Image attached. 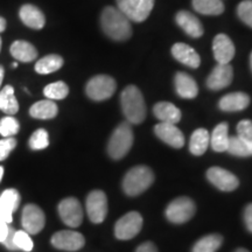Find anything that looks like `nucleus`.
<instances>
[{
  "instance_id": "39448f33",
  "label": "nucleus",
  "mask_w": 252,
  "mask_h": 252,
  "mask_svg": "<svg viewBox=\"0 0 252 252\" xmlns=\"http://www.w3.org/2000/svg\"><path fill=\"white\" fill-rule=\"evenodd\" d=\"M196 212V206L191 198L180 196L173 200L166 208V217L174 224H184L188 222Z\"/></svg>"
},
{
  "instance_id": "0eeeda50",
  "label": "nucleus",
  "mask_w": 252,
  "mask_h": 252,
  "mask_svg": "<svg viewBox=\"0 0 252 252\" xmlns=\"http://www.w3.org/2000/svg\"><path fill=\"white\" fill-rule=\"evenodd\" d=\"M116 88H117V84L111 76L97 75L87 83L86 93L90 99L102 102V100L110 98L115 94Z\"/></svg>"
},
{
  "instance_id": "6e6552de",
  "label": "nucleus",
  "mask_w": 252,
  "mask_h": 252,
  "mask_svg": "<svg viewBox=\"0 0 252 252\" xmlns=\"http://www.w3.org/2000/svg\"><path fill=\"white\" fill-rule=\"evenodd\" d=\"M143 228V217L138 212H130L121 217L115 225V236L121 241L135 237Z\"/></svg>"
},
{
  "instance_id": "2eb2a0df",
  "label": "nucleus",
  "mask_w": 252,
  "mask_h": 252,
  "mask_svg": "<svg viewBox=\"0 0 252 252\" xmlns=\"http://www.w3.org/2000/svg\"><path fill=\"white\" fill-rule=\"evenodd\" d=\"M157 137L163 143L173 147V149H181L185 145V135L178 128L175 124H168V123H159L154 127Z\"/></svg>"
},
{
  "instance_id": "3c124183",
  "label": "nucleus",
  "mask_w": 252,
  "mask_h": 252,
  "mask_svg": "<svg viewBox=\"0 0 252 252\" xmlns=\"http://www.w3.org/2000/svg\"><path fill=\"white\" fill-rule=\"evenodd\" d=\"M1 43H2V41H1V37H0V50H1Z\"/></svg>"
},
{
  "instance_id": "9b49d317",
  "label": "nucleus",
  "mask_w": 252,
  "mask_h": 252,
  "mask_svg": "<svg viewBox=\"0 0 252 252\" xmlns=\"http://www.w3.org/2000/svg\"><path fill=\"white\" fill-rule=\"evenodd\" d=\"M24 230L30 235H36L45 228L46 216L43 210L36 204L30 203L25 206L21 215Z\"/></svg>"
},
{
  "instance_id": "412c9836",
  "label": "nucleus",
  "mask_w": 252,
  "mask_h": 252,
  "mask_svg": "<svg viewBox=\"0 0 252 252\" xmlns=\"http://www.w3.org/2000/svg\"><path fill=\"white\" fill-rule=\"evenodd\" d=\"M19 17L27 27L33 30H42L46 24L45 14L36 6L26 4L19 11Z\"/></svg>"
},
{
  "instance_id": "5701e85b",
  "label": "nucleus",
  "mask_w": 252,
  "mask_h": 252,
  "mask_svg": "<svg viewBox=\"0 0 252 252\" xmlns=\"http://www.w3.org/2000/svg\"><path fill=\"white\" fill-rule=\"evenodd\" d=\"M154 116L159 119L160 123L176 124L181 119V111L174 104L169 102H159L153 108Z\"/></svg>"
},
{
  "instance_id": "b1692460",
  "label": "nucleus",
  "mask_w": 252,
  "mask_h": 252,
  "mask_svg": "<svg viewBox=\"0 0 252 252\" xmlns=\"http://www.w3.org/2000/svg\"><path fill=\"white\" fill-rule=\"evenodd\" d=\"M9 52L17 61L27 63L34 61L37 58V50L32 43L27 41L18 40L12 43Z\"/></svg>"
},
{
  "instance_id": "c756f323",
  "label": "nucleus",
  "mask_w": 252,
  "mask_h": 252,
  "mask_svg": "<svg viewBox=\"0 0 252 252\" xmlns=\"http://www.w3.org/2000/svg\"><path fill=\"white\" fill-rule=\"evenodd\" d=\"M193 7L204 15H220L224 12L222 0H193Z\"/></svg>"
},
{
  "instance_id": "37998d69",
  "label": "nucleus",
  "mask_w": 252,
  "mask_h": 252,
  "mask_svg": "<svg viewBox=\"0 0 252 252\" xmlns=\"http://www.w3.org/2000/svg\"><path fill=\"white\" fill-rule=\"evenodd\" d=\"M8 223L2 219L1 215H0V243H2V242L5 241L8 232Z\"/></svg>"
},
{
  "instance_id": "9d476101",
  "label": "nucleus",
  "mask_w": 252,
  "mask_h": 252,
  "mask_svg": "<svg viewBox=\"0 0 252 252\" xmlns=\"http://www.w3.org/2000/svg\"><path fill=\"white\" fill-rule=\"evenodd\" d=\"M59 215L64 224L70 228H77L83 220V209L80 201L75 197H67L58 206Z\"/></svg>"
},
{
  "instance_id": "423d86ee",
  "label": "nucleus",
  "mask_w": 252,
  "mask_h": 252,
  "mask_svg": "<svg viewBox=\"0 0 252 252\" xmlns=\"http://www.w3.org/2000/svg\"><path fill=\"white\" fill-rule=\"evenodd\" d=\"M118 9L134 23H143L149 18L154 6V0H116Z\"/></svg>"
},
{
  "instance_id": "09e8293b",
  "label": "nucleus",
  "mask_w": 252,
  "mask_h": 252,
  "mask_svg": "<svg viewBox=\"0 0 252 252\" xmlns=\"http://www.w3.org/2000/svg\"><path fill=\"white\" fill-rule=\"evenodd\" d=\"M250 65H251V70H252V53H251V56H250Z\"/></svg>"
},
{
  "instance_id": "dca6fc26",
  "label": "nucleus",
  "mask_w": 252,
  "mask_h": 252,
  "mask_svg": "<svg viewBox=\"0 0 252 252\" xmlns=\"http://www.w3.org/2000/svg\"><path fill=\"white\" fill-rule=\"evenodd\" d=\"M214 58L220 64H226L234 59L235 46L231 39L225 34H219L213 42Z\"/></svg>"
},
{
  "instance_id": "a211bd4d",
  "label": "nucleus",
  "mask_w": 252,
  "mask_h": 252,
  "mask_svg": "<svg viewBox=\"0 0 252 252\" xmlns=\"http://www.w3.org/2000/svg\"><path fill=\"white\" fill-rule=\"evenodd\" d=\"M172 55L174 56L175 60L189 68L196 69L200 67V55L197 54L196 50L186 43H175L172 47Z\"/></svg>"
},
{
  "instance_id": "f704fd0d",
  "label": "nucleus",
  "mask_w": 252,
  "mask_h": 252,
  "mask_svg": "<svg viewBox=\"0 0 252 252\" xmlns=\"http://www.w3.org/2000/svg\"><path fill=\"white\" fill-rule=\"evenodd\" d=\"M20 124H19L18 119H15L12 116H7L0 121V134L4 138L13 137L19 132Z\"/></svg>"
},
{
  "instance_id": "393cba45",
  "label": "nucleus",
  "mask_w": 252,
  "mask_h": 252,
  "mask_svg": "<svg viewBox=\"0 0 252 252\" xmlns=\"http://www.w3.org/2000/svg\"><path fill=\"white\" fill-rule=\"evenodd\" d=\"M59 108L54 100L43 99L34 103L30 109V115L36 119H53L58 116Z\"/></svg>"
},
{
  "instance_id": "f8f14e48",
  "label": "nucleus",
  "mask_w": 252,
  "mask_h": 252,
  "mask_svg": "<svg viewBox=\"0 0 252 252\" xmlns=\"http://www.w3.org/2000/svg\"><path fill=\"white\" fill-rule=\"evenodd\" d=\"M52 245L63 251H78L86 244V238L81 232L62 230L52 236Z\"/></svg>"
},
{
  "instance_id": "f257e3e1",
  "label": "nucleus",
  "mask_w": 252,
  "mask_h": 252,
  "mask_svg": "<svg viewBox=\"0 0 252 252\" xmlns=\"http://www.w3.org/2000/svg\"><path fill=\"white\" fill-rule=\"evenodd\" d=\"M100 25L104 33L116 41L127 40L132 35L131 23L118 8L108 6L100 15Z\"/></svg>"
},
{
  "instance_id": "6ab92c4d",
  "label": "nucleus",
  "mask_w": 252,
  "mask_h": 252,
  "mask_svg": "<svg viewBox=\"0 0 252 252\" xmlns=\"http://www.w3.org/2000/svg\"><path fill=\"white\" fill-rule=\"evenodd\" d=\"M250 104V97L245 93H231L223 96L219 102V108L225 112L243 111Z\"/></svg>"
},
{
  "instance_id": "49530a36",
  "label": "nucleus",
  "mask_w": 252,
  "mask_h": 252,
  "mask_svg": "<svg viewBox=\"0 0 252 252\" xmlns=\"http://www.w3.org/2000/svg\"><path fill=\"white\" fill-rule=\"evenodd\" d=\"M2 176H4V167L0 166V182L2 180Z\"/></svg>"
},
{
  "instance_id": "473e14b6",
  "label": "nucleus",
  "mask_w": 252,
  "mask_h": 252,
  "mask_svg": "<svg viewBox=\"0 0 252 252\" xmlns=\"http://www.w3.org/2000/svg\"><path fill=\"white\" fill-rule=\"evenodd\" d=\"M69 94V88L64 82L59 81L50 83L43 89V94L47 99L50 100H60L64 99Z\"/></svg>"
},
{
  "instance_id": "c85d7f7f",
  "label": "nucleus",
  "mask_w": 252,
  "mask_h": 252,
  "mask_svg": "<svg viewBox=\"0 0 252 252\" xmlns=\"http://www.w3.org/2000/svg\"><path fill=\"white\" fill-rule=\"evenodd\" d=\"M63 65V59L60 55L50 54L40 59L35 64V71L37 74L47 75L58 71Z\"/></svg>"
},
{
  "instance_id": "2f4dec72",
  "label": "nucleus",
  "mask_w": 252,
  "mask_h": 252,
  "mask_svg": "<svg viewBox=\"0 0 252 252\" xmlns=\"http://www.w3.org/2000/svg\"><path fill=\"white\" fill-rule=\"evenodd\" d=\"M226 151L230 154L239 158H248L252 157V145L242 139L238 135L234 137H229L228 149Z\"/></svg>"
},
{
  "instance_id": "58836bf2",
  "label": "nucleus",
  "mask_w": 252,
  "mask_h": 252,
  "mask_svg": "<svg viewBox=\"0 0 252 252\" xmlns=\"http://www.w3.org/2000/svg\"><path fill=\"white\" fill-rule=\"evenodd\" d=\"M15 146H17V139L13 137L4 138L0 140V161L5 160L15 149Z\"/></svg>"
},
{
  "instance_id": "4468645a",
  "label": "nucleus",
  "mask_w": 252,
  "mask_h": 252,
  "mask_svg": "<svg viewBox=\"0 0 252 252\" xmlns=\"http://www.w3.org/2000/svg\"><path fill=\"white\" fill-rule=\"evenodd\" d=\"M232 78H234V70H232L231 65L229 63H226V64L219 63L208 76L207 87L213 91L222 90L230 86Z\"/></svg>"
},
{
  "instance_id": "1a4fd4ad",
  "label": "nucleus",
  "mask_w": 252,
  "mask_h": 252,
  "mask_svg": "<svg viewBox=\"0 0 252 252\" xmlns=\"http://www.w3.org/2000/svg\"><path fill=\"white\" fill-rule=\"evenodd\" d=\"M87 214L94 224H99L108 215V197L103 190H93L86 201Z\"/></svg>"
},
{
  "instance_id": "79ce46f5",
  "label": "nucleus",
  "mask_w": 252,
  "mask_h": 252,
  "mask_svg": "<svg viewBox=\"0 0 252 252\" xmlns=\"http://www.w3.org/2000/svg\"><path fill=\"white\" fill-rule=\"evenodd\" d=\"M135 252H158V249L152 242H145L137 248Z\"/></svg>"
},
{
  "instance_id": "8fccbe9b",
  "label": "nucleus",
  "mask_w": 252,
  "mask_h": 252,
  "mask_svg": "<svg viewBox=\"0 0 252 252\" xmlns=\"http://www.w3.org/2000/svg\"><path fill=\"white\" fill-rule=\"evenodd\" d=\"M17 65H18V63H17V62H14L13 64H12V67H13V68H17Z\"/></svg>"
},
{
  "instance_id": "4c0bfd02",
  "label": "nucleus",
  "mask_w": 252,
  "mask_h": 252,
  "mask_svg": "<svg viewBox=\"0 0 252 252\" xmlns=\"http://www.w3.org/2000/svg\"><path fill=\"white\" fill-rule=\"evenodd\" d=\"M237 135L252 145V121L244 119L239 122L237 125Z\"/></svg>"
},
{
  "instance_id": "7ed1b4c3",
  "label": "nucleus",
  "mask_w": 252,
  "mask_h": 252,
  "mask_svg": "<svg viewBox=\"0 0 252 252\" xmlns=\"http://www.w3.org/2000/svg\"><path fill=\"white\" fill-rule=\"evenodd\" d=\"M154 181L152 169L147 166H135L123 179V190L128 196H138L147 190Z\"/></svg>"
},
{
  "instance_id": "7c9ffc66",
  "label": "nucleus",
  "mask_w": 252,
  "mask_h": 252,
  "mask_svg": "<svg viewBox=\"0 0 252 252\" xmlns=\"http://www.w3.org/2000/svg\"><path fill=\"white\" fill-rule=\"evenodd\" d=\"M223 243V237L219 234L204 236L194 244L191 252H216Z\"/></svg>"
},
{
  "instance_id": "c9c22d12",
  "label": "nucleus",
  "mask_w": 252,
  "mask_h": 252,
  "mask_svg": "<svg viewBox=\"0 0 252 252\" xmlns=\"http://www.w3.org/2000/svg\"><path fill=\"white\" fill-rule=\"evenodd\" d=\"M13 242L18 250H23L26 252H31L33 250V247H34L33 241H32L30 234L25 231V230L15 231Z\"/></svg>"
},
{
  "instance_id": "e433bc0d",
  "label": "nucleus",
  "mask_w": 252,
  "mask_h": 252,
  "mask_svg": "<svg viewBox=\"0 0 252 252\" xmlns=\"http://www.w3.org/2000/svg\"><path fill=\"white\" fill-rule=\"evenodd\" d=\"M237 14L245 25L252 28V0L242 1L237 7Z\"/></svg>"
},
{
  "instance_id": "ea45409f",
  "label": "nucleus",
  "mask_w": 252,
  "mask_h": 252,
  "mask_svg": "<svg viewBox=\"0 0 252 252\" xmlns=\"http://www.w3.org/2000/svg\"><path fill=\"white\" fill-rule=\"evenodd\" d=\"M17 230H14L12 226H8V232H7V236H6L5 241L2 242V244L5 245V248L7 249V250H11V251H17L18 249L17 247L14 245V242H13V237H14V234Z\"/></svg>"
},
{
  "instance_id": "f03ea898",
  "label": "nucleus",
  "mask_w": 252,
  "mask_h": 252,
  "mask_svg": "<svg viewBox=\"0 0 252 252\" xmlns=\"http://www.w3.org/2000/svg\"><path fill=\"white\" fill-rule=\"evenodd\" d=\"M121 105L126 121L130 124H140L146 118V104L143 94L135 86H128L123 90Z\"/></svg>"
},
{
  "instance_id": "de8ad7c7",
  "label": "nucleus",
  "mask_w": 252,
  "mask_h": 252,
  "mask_svg": "<svg viewBox=\"0 0 252 252\" xmlns=\"http://www.w3.org/2000/svg\"><path fill=\"white\" fill-rule=\"evenodd\" d=\"M235 252H250V251L247 250V249H243V248H241V249H237V250H236Z\"/></svg>"
},
{
  "instance_id": "72a5a7b5",
  "label": "nucleus",
  "mask_w": 252,
  "mask_h": 252,
  "mask_svg": "<svg viewBox=\"0 0 252 252\" xmlns=\"http://www.w3.org/2000/svg\"><path fill=\"white\" fill-rule=\"evenodd\" d=\"M28 145L33 151L45 150L49 146V135L45 128H37L33 134L31 135Z\"/></svg>"
},
{
  "instance_id": "bb28decb",
  "label": "nucleus",
  "mask_w": 252,
  "mask_h": 252,
  "mask_svg": "<svg viewBox=\"0 0 252 252\" xmlns=\"http://www.w3.org/2000/svg\"><path fill=\"white\" fill-rule=\"evenodd\" d=\"M229 126L226 123H220L219 125L214 128L212 137H210V145L215 152H225L228 149Z\"/></svg>"
},
{
  "instance_id": "20e7f679",
  "label": "nucleus",
  "mask_w": 252,
  "mask_h": 252,
  "mask_svg": "<svg viewBox=\"0 0 252 252\" xmlns=\"http://www.w3.org/2000/svg\"><path fill=\"white\" fill-rule=\"evenodd\" d=\"M133 145V131L128 122L119 124L112 132L108 143V153L113 160L124 158Z\"/></svg>"
},
{
  "instance_id": "ddd939ff",
  "label": "nucleus",
  "mask_w": 252,
  "mask_h": 252,
  "mask_svg": "<svg viewBox=\"0 0 252 252\" xmlns=\"http://www.w3.org/2000/svg\"><path fill=\"white\" fill-rule=\"evenodd\" d=\"M207 178L222 191H232L239 186L238 179L231 172L220 167H212L207 171Z\"/></svg>"
},
{
  "instance_id": "f3484780",
  "label": "nucleus",
  "mask_w": 252,
  "mask_h": 252,
  "mask_svg": "<svg viewBox=\"0 0 252 252\" xmlns=\"http://www.w3.org/2000/svg\"><path fill=\"white\" fill-rule=\"evenodd\" d=\"M21 197L17 189L9 188L0 195V215L8 224L13 220V213L19 208Z\"/></svg>"
},
{
  "instance_id": "cd10ccee",
  "label": "nucleus",
  "mask_w": 252,
  "mask_h": 252,
  "mask_svg": "<svg viewBox=\"0 0 252 252\" xmlns=\"http://www.w3.org/2000/svg\"><path fill=\"white\" fill-rule=\"evenodd\" d=\"M0 110L8 116H13L19 111V103L12 86H5L0 90Z\"/></svg>"
},
{
  "instance_id": "4be33fe9",
  "label": "nucleus",
  "mask_w": 252,
  "mask_h": 252,
  "mask_svg": "<svg viewBox=\"0 0 252 252\" xmlns=\"http://www.w3.org/2000/svg\"><path fill=\"white\" fill-rule=\"evenodd\" d=\"M174 86L176 94L182 98H195L198 94V88L195 80L186 72H176L174 77Z\"/></svg>"
},
{
  "instance_id": "a18cd8bd",
  "label": "nucleus",
  "mask_w": 252,
  "mask_h": 252,
  "mask_svg": "<svg viewBox=\"0 0 252 252\" xmlns=\"http://www.w3.org/2000/svg\"><path fill=\"white\" fill-rule=\"evenodd\" d=\"M4 74H5L4 67H2V65H0V87H1L2 80H4Z\"/></svg>"
},
{
  "instance_id": "c03bdc74",
  "label": "nucleus",
  "mask_w": 252,
  "mask_h": 252,
  "mask_svg": "<svg viewBox=\"0 0 252 252\" xmlns=\"http://www.w3.org/2000/svg\"><path fill=\"white\" fill-rule=\"evenodd\" d=\"M6 26H7V23L2 17H0V33H2L6 30Z\"/></svg>"
},
{
  "instance_id": "aec40b11",
  "label": "nucleus",
  "mask_w": 252,
  "mask_h": 252,
  "mask_svg": "<svg viewBox=\"0 0 252 252\" xmlns=\"http://www.w3.org/2000/svg\"><path fill=\"white\" fill-rule=\"evenodd\" d=\"M176 24L191 37H200L203 35V27L198 18L188 11H180L176 14Z\"/></svg>"
},
{
  "instance_id": "a19ab883",
  "label": "nucleus",
  "mask_w": 252,
  "mask_h": 252,
  "mask_svg": "<svg viewBox=\"0 0 252 252\" xmlns=\"http://www.w3.org/2000/svg\"><path fill=\"white\" fill-rule=\"evenodd\" d=\"M243 219H244L245 226H247V229L252 234V203L248 204V206L245 207Z\"/></svg>"
},
{
  "instance_id": "a878e982",
  "label": "nucleus",
  "mask_w": 252,
  "mask_h": 252,
  "mask_svg": "<svg viewBox=\"0 0 252 252\" xmlns=\"http://www.w3.org/2000/svg\"><path fill=\"white\" fill-rule=\"evenodd\" d=\"M210 144V135L206 128H197L193 132L189 141V151L194 156H202Z\"/></svg>"
}]
</instances>
